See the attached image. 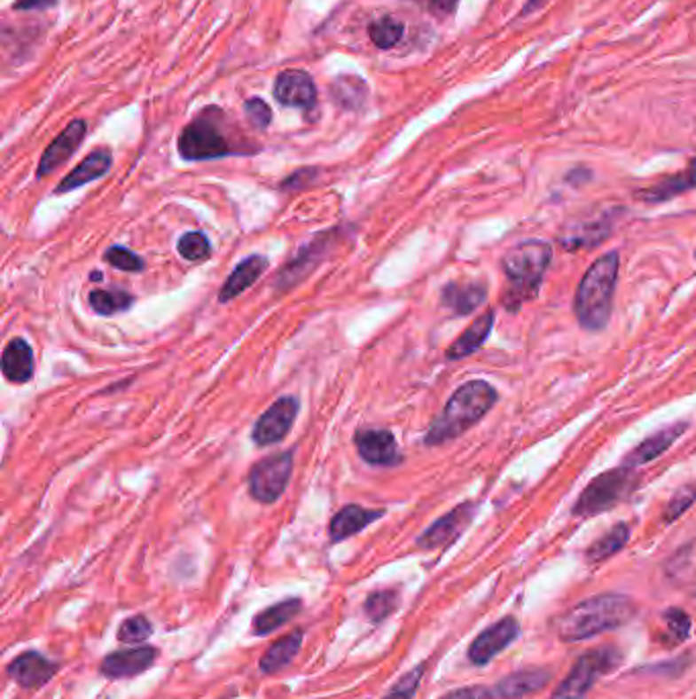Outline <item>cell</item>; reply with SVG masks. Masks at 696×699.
Returning a JSON list of instances; mask_svg holds the SVG:
<instances>
[{
	"instance_id": "6da1fadb",
	"label": "cell",
	"mask_w": 696,
	"mask_h": 699,
	"mask_svg": "<svg viewBox=\"0 0 696 699\" xmlns=\"http://www.w3.org/2000/svg\"><path fill=\"white\" fill-rule=\"evenodd\" d=\"M635 614L637 608L631 597L623 593H600L576 603L559 616L556 630L564 642H580L603 632L627 626Z\"/></svg>"
},
{
	"instance_id": "7a4b0ae2",
	"label": "cell",
	"mask_w": 696,
	"mask_h": 699,
	"mask_svg": "<svg viewBox=\"0 0 696 699\" xmlns=\"http://www.w3.org/2000/svg\"><path fill=\"white\" fill-rule=\"evenodd\" d=\"M497 389L486 381H470L457 389L445 403L443 412L425 434V446H442L464 436L472 426L497 405Z\"/></svg>"
},
{
	"instance_id": "3957f363",
	"label": "cell",
	"mask_w": 696,
	"mask_h": 699,
	"mask_svg": "<svg viewBox=\"0 0 696 699\" xmlns=\"http://www.w3.org/2000/svg\"><path fill=\"white\" fill-rule=\"evenodd\" d=\"M551 258V246L542 240L523 241L504 254L501 266L506 277V291L503 295L506 311L517 313L525 303L537 297Z\"/></svg>"
},
{
	"instance_id": "277c9868",
	"label": "cell",
	"mask_w": 696,
	"mask_h": 699,
	"mask_svg": "<svg viewBox=\"0 0 696 699\" xmlns=\"http://www.w3.org/2000/svg\"><path fill=\"white\" fill-rule=\"evenodd\" d=\"M617 279L619 254L609 252L594 260L580 280L574 297V311L578 324L588 332H600L609 324Z\"/></svg>"
},
{
	"instance_id": "5b68a950",
	"label": "cell",
	"mask_w": 696,
	"mask_h": 699,
	"mask_svg": "<svg viewBox=\"0 0 696 699\" xmlns=\"http://www.w3.org/2000/svg\"><path fill=\"white\" fill-rule=\"evenodd\" d=\"M178 152L186 162H205V160L243 153L241 147L235 145L223 131V113L217 106L205 109L182 130Z\"/></svg>"
},
{
	"instance_id": "8992f818",
	"label": "cell",
	"mask_w": 696,
	"mask_h": 699,
	"mask_svg": "<svg viewBox=\"0 0 696 699\" xmlns=\"http://www.w3.org/2000/svg\"><path fill=\"white\" fill-rule=\"evenodd\" d=\"M639 485V476L633 468L619 467L614 470L598 475L597 479L588 483L586 489L574 503L572 514L580 517H592L609 512L611 507L619 506L627 499Z\"/></svg>"
},
{
	"instance_id": "52a82bcc",
	"label": "cell",
	"mask_w": 696,
	"mask_h": 699,
	"mask_svg": "<svg viewBox=\"0 0 696 699\" xmlns=\"http://www.w3.org/2000/svg\"><path fill=\"white\" fill-rule=\"evenodd\" d=\"M621 663L619 650L614 648H597L588 650L583 656L574 663V667L562 683L558 685V689L553 691L551 699H583L588 689L592 687L594 681L600 675L609 673Z\"/></svg>"
},
{
	"instance_id": "ba28073f",
	"label": "cell",
	"mask_w": 696,
	"mask_h": 699,
	"mask_svg": "<svg viewBox=\"0 0 696 699\" xmlns=\"http://www.w3.org/2000/svg\"><path fill=\"white\" fill-rule=\"evenodd\" d=\"M293 452H276L255 462L249 468L247 489L249 495L260 503H274L286 491L293 475Z\"/></svg>"
},
{
	"instance_id": "9c48e42d",
	"label": "cell",
	"mask_w": 696,
	"mask_h": 699,
	"mask_svg": "<svg viewBox=\"0 0 696 699\" xmlns=\"http://www.w3.org/2000/svg\"><path fill=\"white\" fill-rule=\"evenodd\" d=\"M299 409H301L299 399L290 395L272 403V405L260 415V420L255 421L254 426L252 440L255 446L266 448L286 438L288 432L294 426Z\"/></svg>"
},
{
	"instance_id": "30bf717a",
	"label": "cell",
	"mask_w": 696,
	"mask_h": 699,
	"mask_svg": "<svg viewBox=\"0 0 696 699\" xmlns=\"http://www.w3.org/2000/svg\"><path fill=\"white\" fill-rule=\"evenodd\" d=\"M476 509L478 506L474 501L459 503L457 507L451 509V512H448L443 517H439L437 522L431 523V526L417 538V546L423 550H435L456 542L457 538L464 534V530L470 526L472 520H474Z\"/></svg>"
},
{
	"instance_id": "8fae6325",
	"label": "cell",
	"mask_w": 696,
	"mask_h": 699,
	"mask_svg": "<svg viewBox=\"0 0 696 699\" xmlns=\"http://www.w3.org/2000/svg\"><path fill=\"white\" fill-rule=\"evenodd\" d=\"M519 636V622L515 617H503L501 622L492 624L480 632L468 648V658L472 664H489L497 655H501L506 647H511Z\"/></svg>"
},
{
	"instance_id": "7c38bea8",
	"label": "cell",
	"mask_w": 696,
	"mask_h": 699,
	"mask_svg": "<svg viewBox=\"0 0 696 699\" xmlns=\"http://www.w3.org/2000/svg\"><path fill=\"white\" fill-rule=\"evenodd\" d=\"M354 444L360 459L364 462H368V465L395 467L398 462H403L395 434L388 432V429H380V428L357 429L354 436Z\"/></svg>"
},
{
	"instance_id": "4fadbf2b",
	"label": "cell",
	"mask_w": 696,
	"mask_h": 699,
	"mask_svg": "<svg viewBox=\"0 0 696 699\" xmlns=\"http://www.w3.org/2000/svg\"><path fill=\"white\" fill-rule=\"evenodd\" d=\"M274 98L284 106L310 111L317 105V84L305 70H282L274 82Z\"/></svg>"
},
{
	"instance_id": "5bb4252c",
	"label": "cell",
	"mask_w": 696,
	"mask_h": 699,
	"mask_svg": "<svg viewBox=\"0 0 696 699\" xmlns=\"http://www.w3.org/2000/svg\"><path fill=\"white\" fill-rule=\"evenodd\" d=\"M86 121L84 119H74L66 130L59 133V136L51 141L50 145L45 147L42 160H39L37 166V178H45L47 174L56 172L59 166L67 162L86 137Z\"/></svg>"
},
{
	"instance_id": "9a60e30c",
	"label": "cell",
	"mask_w": 696,
	"mask_h": 699,
	"mask_svg": "<svg viewBox=\"0 0 696 699\" xmlns=\"http://www.w3.org/2000/svg\"><path fill=\"white\" fill-rule=\"evenodd\" d=\"M158 648L155 647H137L127 650H114L106 655L100 663V673L109 679H127L145 673L152 664L158 661Z\"/></svg>"
},
{
	"instance_id": "2e32d148",
	"label": "cell",
	"mask_w": 696,
	"mask_h": 699,
	"mask_svg": "<svg viewBox=\"0 0 696 699\" xmlns=\"http://www.w3.org/2000/svg\"><path fill=\"white\" fill-rule=\"evenodd\" d=\"M6 673L25 689H39L56 677L58 664L35 650H27L9 664Z\"/></svg>"
},
{
	"instance_id": "e0dca14e",
	"label": "cell",
	"mask_w": 696,
	"mask_h": 699,
	"mask_svg": "<svg viewBox=\"0 0 696 699\" xmlns=\"http://www.w3.org/2000/svg\"><path fill=\"white\" fill-rule=\"evenodd\" d=\"M113 166V153L109 147H98V150H92L88 156L80 162L70 174L59 180V185L56 186V194L72 192L80 186H86L92 180L103 178L106 172L111 170Z\"/></svg>"
},
{
	"instance_id": "ac0fdd59",
	"label": "cell",
	"mask_w": 696,
	"mask_h": 699,
	"mask_svg": "<svg viewBox=\"0 0 696 699\" xmlns=\"http://www.w3.org/2000/svg\"><path fill=\"white\" fill-rule=\"evenodd\" d=\"M686 421H680V423H672V426H668L664 429H660V432L652 434L650 438H645L641 444H637L630 454L625 456L623 462H621V467H627V468H637L641 465H647V462H652L658 459L666 452L668 448L672 446V444L680 438L682 434L686 432Z\"/></svg>"
},
{
	"instance_id": "d6986e66",
	"label": "cell",
	"mask_w": 696,
	"mask_h": 699,
	"mask_svg": "<svg viewBox=\"0 0 696 699\" xmlns=\"http://www.w3.org/2000/svg\"><path fill=\"white\" fill-rule=\"evenodd\" d=\"M384 514H387L384 509H368V507L356 506V503H349V506L341 507L329 523L331 542L335 544V542L348 540V538L360 534L362 530H366L371 522L384 517Z\"/></svg>"
},
{
	"instance_id": "ffe728a7",
	"label": "cell",
	"mask_w": 696,
	"mask_h": 699,
	"mask_svg": "<svg viewBox=\"0 0 696 699\" xmlns=\"http://www.w3.org/2000/svg\"><path fill=\"white\" fill-rule=\"evenodd\" d=\"M551 681V673L545 669H525L506 675L492 687V697L521 699L542 691Z\"/></svg>"
},
{
	"instance_id": "44dd1931",
	"label": "cell",
	"mask_w": 696,
	"mask_h": 699,
	"mask_svg": "<svg viewBox=\"0 0 696 699\" xmlns=\"http://www.w3.org/2000/svg\"><path fill=\"white\" fill-rule=\"evenodd\" d=\"M3 374L9 382L15 385H25L33 379L35 373V356H33L31 346L23 338H12L3 350Z\"/></svg>"
},
{
	"instance_id": "7402d4cb",
	"label": "cell",
	"mask_w": 696,
	"mask_h": 699,
	"mask_svg": "<svg viewBox=\"0 0 696 699\" xmlns=\"http://www.w3.org/2000/svg\"><path fill=\"white\" fill-rule=\"evenodd\" d=\"M486 295H489V288L484 282H450L442 291V305L462 318V315L474 313L486 301Z\"/></svg>"
},
{
	"instance_id": "603a6c76",
	"label": "cell",
	"mask_w": 696,
	"mask_h": 699,
	"mask_svg": "<svg viewBox=\"0 0 696 699\" xmlns=\"http://www.w3.org/2000/svg\"><path fill=\"white\" fill-rule=\"evenodd\" d=\"M268 268V258L260 256V254H254V256H247L246 260H241L235 271L229 274L227 280L223 282L221 291H219V303H229L235 297H239L243 291H247L249 287L255 285L263 272Z\"/></svg>"
},
{
	"instance_id": "cb8c5ba5",
	"label": "cell",
	"mask_w": 696,
	"mask_h": 699,
	"mask_svg": "<svg viewBox=\"0 0 696 699\" xmlns=\"http://www.w3.org/2000/svg\"><path fill=\"white\" fill-rule=\"evenodd\" d=\"M611 230H613V219L609 215L592 221H580V224H576L566 233L559 235V244L570 252L578 250V247H594L600 246L606 238H609Z\"/></svg>"
},
{
	"instance_id": "d4e9b609",
	"label": "cell",
	"mask_w": 696,
	"mask_h": 699,
	"mask_svg": "<svg viewBox=\"0 0 696 699\" xmlns=\"http://www.w3.org/2000/svg\"><path fill=\"white\" fill-rule=\"evenodd\" d=\"M492 326H495V311H486L484 315H480L472 324L464 329L462 335L448 348V360H462L465 356H472L478 352L480 348L492 332Z\"/></svg>"
},
{
	"instance_id": "484cf974",
	"label": "cell",
	"mask_w": 696,
	"mask_h": 699,
	"mask_svg": "<svg viewBox=\"0 0 696 699\" xmlns=\"http://www.w3.org/2000/svg\"><path fill=\"white\" fill-rule=\"evenodd\" d=\"M692 188H696V160L686 168V170L660 180V183H655L650 188H644V191H639L635 197L644 200V203H652V205L666 203V200L678 197V194L686 191H692Z\"/></svg>"
},
{
	"instance_id": "4316f807",
	"label": "cell",
	"mask_w": 696,
	"mask_h": 699,
	"mask_svg": "<svg viewBox=\"0 0 696 699\" xmlns=\"http://www.w3.org/2000/svg\"><path fill=\"white\" fill-rule=\"evenodd\" d=\"M302 647V630H294L280 640H276L272 647L266 650V655L260 658V671L263 675L278 673L293 658L299 655Z\"/></svg>"
},
{
	"instance_id": "83f0119b",
	"label": "cell",
	"mask_w": 696,
	"mask_h": 699,
	"mask_svg": "<svg viewBox=\"0 0 696 699\" xmlns=\"http://www.w3.org/2000/svg\"><path fill=\"white\" fill-rule=\"evenodd\" d=\"M301 609H302L301 600H286L276 603V606L266 608L254 617V634L266 636L270 632L282 628L284 624L294 620V617L301 614Z\"/></svg>"
},
{
	"instance_id": "f1b7e54d",
	"label": "cell",
	"mask_w": 696,
	"mask_h": 699,
	"mask_svg": "<svg viewBox=\"0 0 696 699\" xmlns=\"http://www.w3.org/2000/svg\"><path fill=\"white\" fill-rule=\"evenodd\" d=\"M331 97H333L340 109L357 111L366 103L368 86L364 82V78L346 74V76H337L335 82L331 84Z\"/></svg>"
},
{
	"instance_id": "f546056e",
	"label": "cell",
	"mask_w": 696,
	"mask_h": 699,
	"mask_svg": "<svg viewBox=\"0 0 696 699\" xmlns=\"http://www.w3.org/2000/svg\"><path fill=\"white\" fill-rule=\"evenodd\" d=\"M630 536L631 528L627 526V523H617V526H613L605 536H600L597 542L590 544V548L586 550V561L592 564L609 561L611 556L625 548V544L630 542Z\"/></svg>"
},
{
	"instance_id": "4dcf8cb0",
	"label": "cell",
	"mask_w": 696,
	"mask_h": 699,
	"mask_svg": "<svg viewBox=\"0 0 696 699\" xmlns=\"http://www.w3.org/2000/svg\"><path fill=\"white\" fill-rule=\"evenodd\" d=\"M88 303L103 318H109V315L123 313L127 309H131L135 299L133 295L121 291V288H111V291H105V288H94V291L88 295Z\"/></svg>"
},
{
	"instance_id": "1f68e13d",
	"label": "cell",
	"mask_w": 696,
	"mask_h": 699,
	"mask_svg": "<svg viewBox=\"0 0 696 699\" xmlns=\"http://www.w3.org/2000/svg\"><path fill=\"white\" fill-rule=\"evenodd\" d=\"M368 35L378 50H390V47L398 45L404 35V25L398 21L396 17L384 15L376 21H371L368 27Z\"/></svg>"
},
{
	"instance_id": "d6a6232c",
	"label": "cell",
	"mask_w": 696,
	"mask_h": 699,
	"mask_svg": "<svg viewBox=\"0 0 696 699\" xmlns=\"http://www.w3.org/2000/svg\"><path fill=\"white\" fill-rule=\"evenodd\" d=\"M398 608V591L395 589H380L368 595L364 603V614L368 616L370 622H384L387 617Z\"/></svg>"
},
{
	"instance_id": "836d02e7",
	"label": "cell",
	"mask_w": 696,
	"mask_h": 699,
	"mask_svg": "<svg viewBox=\"0 0 696 699\" xmlns=\"http://www.w3.org/2000/svg\"><path fill=\"white\" fill-rule=\"evenodd\" d=\"M661 620L666 622V634H664V640L666 644H680L684 642L688 634H691L692 630V622H691V616L686 614L684 609L680 608H670L664 611V616H661Z\"/></svg>"
},
{
	"instance_id": "e575fe53",
	"label": "cell",
	"mask_w": 696,
	"mask_h": 699,
	"mask_svg": "<svg viewBox=\"0 0 696 699\" xmlns=\"http://www.w3.org/2000/svg\"><path fill=\"white\" fill-rule=\"evenodd\" d=\"M178 254L188 262H202L211 256V241L205 233L188 232L178 240Z\"/></svg>"
},
{
	"instance_id": "d590c367",
	"label": "cell",
	"mask_w": 696,
	"mask_h": 699,
	"mask_svg": "<svg viewBox=\"0 0 696 699\" xmlns=\"http://www.w3.org/2000/svg\"><path fill=\"white\" fill-rule=\"evenodd\" d=\"M152 632H153V626L145 616H133V617H127V620L121 624L117 638L125 644H137V642L147 640V638L152 636Z\"/></svg>"
},
{
	"instance_id": "8d00e7d4",
	"label": "cell",
	"mask_w": 696,
	"mask_h": 699,
	"mask_svg": "<svg viewBox=\"0 0 696 699\" xmlns=\"http://www.w3.org/2000/svg\"><path fill=\"white\" fill-rule=\"evenodd\" d=\"M105 262H109L111 266L119 268V271L125 272H141L144 271V258L137 256V254L127 250L123 246H111L109 250L105 252Z\"/></svg>"
},
{
	"instance_id": "74e56055",
	"label": "cell",
	"mask_w": 696,
	"mask_h": 699,
	"mask_svg": "<svg viewBox=\"0 0 696 699\" xmlns=\"http://www.w3.org/2000/svg\"><path fill=\"white\" fill-rule=\"evenodd\" d=\"M694 501H696V485H694V483H691V485L680 487L672 495V499L668 501L666 512H664V522L670 523L674 520H678L682 514H686V509L691 507Z\"/></svg>"
},
{
	"instance_id": "f35d334b",
	"label": "cell",
	"mask_w": 696,
	"mask_h": 699,
	"mask_svg": "<svg viewBox=\"0 0 696 699\" xmlns=\"http://www.w3.org/2000/svg\"><path fill=\"white\" fill-rule=\"evenodd\" d=\"M243 111H246V117L254 130H268L270 123H272V109H270L266 100L258 97L247 98L243 103Z\"/></svg>"
},
{
	"instance_id": "ab89813d",
	"label": "cell",
	"mask_w": 696,
	"mask_h": 699,
	"mask_svg": "<svg viewBox=\"0 0 696 699\" xmlns=\"http://www.w3.org/2000/svg\"><path fill=\"white\" fill-rule=\"evenodd\" d=\"M423 675H425V664H418V667H415L411 673L404 675L401 681L392 687L390 694L384 695V699H413Z\"/></svg>"
},
{
	"instance_id": "60d3db41",
	"label": "cell",
	"mask_w": 696,
	"mask_h": 699,
	"mask_svg": "<svg viewBox=\"0 0 696 699\" xmlns=\"http://www.w3.org/2000/svg\"><path fill=\"white\" fill-rule=\"evenodd\" d=\"M317 177H319V170H317V168H301V170L290 174V177L280 185V188L282 191H301V188L313 185Z\"/></svg>"
},
{
	"instance_id": "b9f144b4",
	"label": "cell",
	"mask_w": 696,
	"mask_h": 699,
	"mask_svg": "<svg viewBox=\"0 0 696 699\" xmlns=\"http://www.w3.org/2000/svg\"><path fill=\"white\" fill-rule=\"evenodd\" d=\"M492 689H486L482 685H474V687H462L450 691L448 695H443L442 699H490Z\"/></svg>"
},
{
	"instance_id": "7bdbcfd3",
	"label": "cell",
	"mask_w": 696,
	"mask_h": 699,
	"mask_svg": "<svg viewBox=\"0 0 696 699\" xmlns=\"http://www.w3.org/2000/svg\"><path fill=\"white\" fill-rule=\"evenodd\" d=\"M59 0H17L15 4H12V11H19V12H25V11H47V9H53V6H58Z\"/></svg>"
},
{
	"instance_id": "ee69618b",
	"label": "cell",
	"mask_w": 696,
	"mask_h": 699,
	"mask_svg": "<svg viewBox=\"0 0 696 699\" xmlns=\"http://www.w3.org/2000/svg\"><path fill=\"white\" fill-rule=\"evenodd\" d=\"M457 4H459V0H427V9L434 12L435 17L454 15Z\"/></svg>"
},
{
	"instance_id": "f6af8a7d",
	"label": "cell",
	"mask_w": 696,
	"mask_h": 699,
	"mask_svg": "<svg viewBox=\"0 0 696 699\" xmlns=\"http://www.w3.org/2000/svg\"><path fill=\"white\" fill-rule=\"evenodd\" d=\"M547 0H527L525 9H523V15H529V12H536L539 6H544Z\"/></svg>"
},
{
	"instance_id": "bcb514c9",
	"label": "cell",
	"mask_w": 696,
	"mask_h": 699,
	"mask_svg": "<svg viewBox=\"0 0 696 699\" xmlns=\"http://www.w3.org/2000/svg\"><path fill=\"white\" fill-rule=\"evenodd\" d=\"M92 280H103V274L100 272H92V277H90Z\"/></svg>"
}]
</instances>
